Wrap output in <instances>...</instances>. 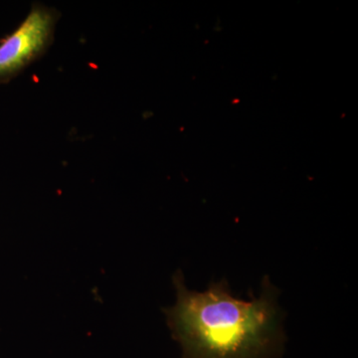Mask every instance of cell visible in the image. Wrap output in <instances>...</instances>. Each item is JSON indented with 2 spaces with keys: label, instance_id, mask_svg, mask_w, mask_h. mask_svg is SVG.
Here are the masks:
<instances>
[{
  "label": "cell",
  "instance_id": "7a4b0ae2",
  "mask_svg": "<svg viewBox=\"0 0 358 358\" xmlns=\"http://www.w3.org/2000/svg\"><path fill=\"white\" fill-rule=\"evenodd\" d=\"M60 14L34 3L25 20L0 41V83H7L38 60L54 41Z\"/></svg>",
  "mask_w": 358,
  "mask_h": 358
},
{
  "label": "cell",
  "instance_id": "6da1fadb",
  "mask_svg": "<svg viewBox=\"0 0 358 358\" xmlns=\"http://www.w3.org/2000/svg\"><path fill=\"white\" fill-rule=\"evenodd\" d=\"M259 298L244 301L231 294L226 280L205 292L186 288L181 271L173 275L178 301L164 310L182 358H270L281 348L277 292L267 278Z\"/></svg>",
  "mask_w": 358,
  "mask_h": 358
}]
</instances>
